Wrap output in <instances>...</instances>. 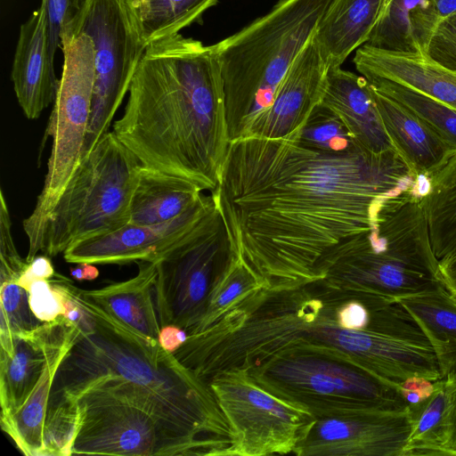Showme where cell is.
I'll list each match as a JSON object with an SVG mask.
<instances>
[{
	"label": "cell",
	"instance_id": "cell-1",
	"mask_svg": "<svg viewBox=\"0 0 456 456\" xmlns=\"http://www.w3.org/2000/svg\"><path fill=\"white\" fill-rule=\"evenodd\" d=\"M417 180L395 151L330 153L293 133L231 142L211 196L235 256L275 289L316 281L378 200Z\"/></svg>",
	"mask_w": 456,
	"mask_h": 456
},
{
	"label": "cell",
	"instance_id": "cell-2",
	"mask_svg": "<svg viewBox=\"0 0 456 456\" xmlns=\"http://www.w3.org/2000/svg\"><path fill=\"white\" fill-rule=\"evenodd\" d=\"M112 131L142 166L214 191L231 142L213 45L181 33L149 43Z\"/></svg>",
	"mask_w": 456,
	"mask_h": 456
},
{
	"label": "cell",
	"instance_id": "cell-3",
	"mask_svg": "<svg viewBox=\"0 0 456 456\" xmlns=\"http://www.w3.org/2000/svg\"><path fill=\"white\" fill-rule=\"evenodd\" d=\"M61 278L65 289L94 316L95 328L79 331L51 391L74 398L88 387L100 388L138 404L201 456H227L231 430L208 384L158 341L118 320Z\"/></svg>",
	"mask_w": 456,
	"mask_h": 456
},
{
	"label": "cell",
	"instance_id": "cell-4",
	"mask_svg": "<svg viewBox=\"0 0 456 456\" xmlns=\"http://www.w3.org/2000/svg\"><path fill=\"white\" fill-rule=\"evenodd\" d=\"M421 197L419 179L380 198L371 227L326 262L314 282L340 302L361 295L398 300L444 286Z\"/></svg>",
	"mask_w": 456,
	"mask_h": 456
},
{
	"label": "cell",
	"instance_id": "cell-5",
	"mask_svg": "<svg viewBox=\"0 0 456 456\" xmlns=\"http://www.w3.org/2000/svg\"><path fill=\"white\" fill-rule=\"evenodd\" d=\"M332 0H278L265 15L213 45L230 142L245 138Z\"/></svg>",
	"mask_w": 456,
	"mask_h": 456
},
{
	"label": "cell",
	"instance_id": "cell-6",
	"mask_svg": "<svg viewBox=\"0 0 456 456\" xmlns=\"http://www.w3.org/2000/svg\"><path fill=\"white\" fill-rule=\"evenodd\" d=\"M142 164L113 131L81 159L40 224L28 237L29 263L38 252L55 256L71 245L129 223Z\"/></svg>",
	"mask_w": 456,
	"mask_h": 456
},
{
	"label": "cell",
	"instance_id": "cell-7",
	"mask_svg": "<svg viewBox=\"0 0 456 456\" xmlns=\"http://www.w3.org/2000/svg\"><path fill=\"white\" fill-rule=\"evenodd\" d=\"M245 370L263 388L314 418L409 409L398 386L328 349L288 347Z\"/></svg>",
	"mask_w": 456,
	"mask_h": 456
},
{
	"label": "cell",
	"instance_id": "cell-8",
	"mask_svg": "<svg viewBox=\"0 0 456 456\" xmlns=\"http://www.w3.org/2000/svg\"><path fill=\"white\" fill-rule=\"evenodd\" d=\"M63 65L44 141L52 138L44 185L31 214L24 219L27 236L50 211L84 155L95 81L93 39L66 27L61 32Z\"/></svg>",
	"mask_w": 456,
	"mask_h": 456
},
{
	"label": "cell",
	"instance_id": "cell-9",
	"mask_svg": "<svg viewBox=\"0 0 456 456\" xmlns=\"http://www.w3.org/2000/svg\"><path fill=\"white\" fill-rule=\"evenodd\" d=\"M66 27L85 32L94 45L95 81L85 158L110 131L149 43L138 0H87Z\"/></svg>",
	"mask_w": 456,
	"mask_h": 456
},
{
	"label": "cell",
	"instance_id": "cell-10",
	"mask_svg": "<svg viewBox=\"0 0 456 456\" xmlns=\"http://www.w3.org/2000/svg\"><path fill=\"white\" fill-rule=\"evenodd\" d=\"M208 384L231 430L227 456L293 453L315 419L263 388L245 370L219 372Z\"/></svg>",
	"mask_w": 456,
	"mask_h": 456
},
{
	"label": "cell",
	"instance_id": "cell-11",
	"mask_svg": "<svg viewBox=\"0 0 456 456\" xmlns=\"http://www.w3.org/2000/svg\"><path fill=\"white\" fill-rule=\"evenodd\" d=\"M70 402L79 412L72 455H199L192 444L129 400L88 387Z\"/></svg>",
	"mask_w": 456,
	"mask_h": 456
},
{
	"label": "cell",
	"instance_id": "cell-12",
	"mask_svg": "<svg viewBox=\"0 0 456 456\" xmlns=\"http://www.w3.org/2000/svg\"><path fill=\"white\" fill-rule=\"evenodd\" d=\"M234 256L220 216L206 232L157 262L154 295L160 327L172 324L191 332Z\"/></svg>",
	"mask_w": 456,
	"mask_h": 456
},
{
	"label": "cell",
	"instance_id": "cell-13",
	"mask_svg": "<svg viewBox=\"0 0 456 456\" xmlns=\"http://www.w3.org/2000/svg\"><path fill=\"white\" fill-rule=\"evenodd\" d=\"M220 215L210 195L179 216L157 224H127L122 228L71 245L63 258L71 264L125 265L159 262L209 230Z\"/></svg>",
	"mask_w": 456,
	"mask_h": 456
},
{
	"label": "cell",
	"instance_id": "cell-14",
	"mask_svg": "<svg viewBox=\"0 0 456 456\" xmlns=\"http://www.w3.org/2000/svg\"><path fill=\"white\" fill-rule=\"evenodd\" d=\"M411 427L410 408L315 418L293 453L298 456H402Z\"/></svg>",
	"mask_w": 456,
	"mask_h": 456
},
{
	"label": "cell",
	"instance_id": "cell-15",
	"mask_svg": "<svg viewBox=\"0 0 456 456\" xmlns=\"http://www.w3.org/2000/svg\"><path fill=\"white\" fill-rule=\"evenodd\" d=\"M328 69L313 37L289 67L271 105L254 121L245 138L279 139L298 130L322 102Z\"/></svg>",
	"mask_w": 456,
	"mask_h": 456
},
{
	"label": "cell",
	"instance_id": "cell-16",
	"mask_svg": "<svg viewBox=\"0 0 456 456\" xmlns=\"http://www.w3.org/2000/svg\"><path fill=\"white\" fill-rule=\"evenodd\" d=\"M75 325L63 315L35 330L13 334V353L0 352L1 417L15 413L39 381L50 356Z\"/></svg>",
	"mask_w": 456,
	"mask_h": 456
},
{
	"label": "cell",
	"instance_id": "cell-17",
	"mask_svg": "<svg viewBox=\"0 0 456 456\" xmlns=\"http://www.w3.org/2000/svg\"><path fill=\"white\" fill-rule=\"evenodd\" d=\"M11 78L27 118H38L53 103L59 79L48 49L47 12L42 2L20 26Z\"/></svg>",
	"mask_w": 456,
	"mask_h": 456
},
{
	"label": "cell",
	"instance_id": "cell-18",
	"mask_svg": "<svg viewBox=\"0 0 456 456\" xmlns=\"http://www.w3.org/2000/svg\"><path fill=\"white\" fill-rule=\"evenodd\" d=\"M366 79L389 80L456 109V73L420 52H395L364 44L353 59Z\"/></svg>",
	"mask_w": 456,
	"mask_h": 456
},
{
	"label": "cell",
	"instance_id": "cell-19",
	"mask_svg": "<svg viewBox=\"0 0 456 456\" xmlns=\"http://www.w3.org/2000/svg\"><path fill=\"white\" fill-rule=\"evenodd\" d=\"M322 104L342 119L364 149L373 153L395 151L385 130L370 85L362 75L341 66L329 68Z\"/></svg>",
	"mask_w": 456,
	"mask_h": 456
},
{
	"label": "cell",
	"instance_id": "cell-20",
	"mask_svg": "<svg viewBox=\"0 0 456 456\" xmlns=\"http://www.w3.org/2000/svg\"><path fill=\"white\" fill-rule=\"evenodd\" d=\"M370 87L385 130L411 171L419 177L438 170L454 152L419 116Z\"/></svg>",
	"mask_w": 456,
	"mask_h": 456
},
{
	"label": "cell",
	"instance_id": "cell-21",
	"mask_svg": "<svg viewBox=\"0 0 456 456\" xmlns=\"http://www.w3.org/2000/svg\"><path fill=\"white\" fill-rule=\"evenodd\" d=\"M384 5L385 0H332L314 36L329 68L341 66L369 41Z\"/></svg>",
	"mask_w": 456,
	"mask_h": 456
},
{
	"label": "cell",
	"instance_id": "cell-22",
	"mask_svg": "<svg viewBox=\"0 0 456 456\" xmlns=\"http://www.w3.org/2000/svg\"><path fill=\"white\" fill-rule=\"evenodd\" d=\"M136 264L137 274L131 279L97 289H79V291L118 320L158 341L161 327L154 295L156 263L137 261Z\"/></svg>",
	"mask_w": 456,
	"mask_h": 456
},
{
	"label": "cell",
	"instance_id": "cell-23",
	"mask_svg": "<svg viewBox=\"0 0 456 456\" xmlns=\"http://www.w3.org/2000/svg\"><path fill=\"white\" fill-rule=\"evenodd\" d=\"M203 193L193 183L142 165L134 188L129 223L157 224L172 220L191 207Z\"/></svg>",
	"mask_w": 456,
	"mask_h": 456
},
{
	"label": "cell",
	"instance_id": "cell-24",
	"mask_svg": "<svg viewBox=\"0 0 456 456\" xmlns=\"http://www.w3.org/2000/svg\"><path fill=\"white\" fill-rule=\"evenodd\" d=\"M435 354L442 379L456 370V297L444 286L398 299Z\"/></svg>",
	"mask_w": 456,
	"mask_h": 456
},
{
	"label": "cell",
	"instance_id": "cell-25",
	"mask_svg": "<svg viewBox=\"0 0 456 456\" xmlns=\"http://www.w3.org/2000/svg\"><path fill=\"white\" fill-rule=\"evenodd\" d=\"M79 330L75 326L66 339L56 347L33 392L13 414L1 417L2 429L18 449L28 456H42L43 428L49 398L57 370L74 344Z\"/></svg>",
	"mask_w": 456,
	"mask_h": 456
},
{
	"label": "cell",
	"instance_id": "cell-26",
	"mask_svg": "<svg viewBox=\"0 0 456 456\" xmlns=\"http://www.w3.org/2000/svg\"><path fill=\"white\" fill-rule=\"evenodd\" d=\"M427 179L421 201L432 248L439 260L456 253V152Z\"/></svg>",
	"mask_w": 456,
	"mask_h": 456
},
{
	"label": "cell",
	"instance_id": "cell-27",
	"mask_svg": "<svg viewBox=\"0 0 456 456\" xmlns=\"http://www.w3.org/2000/svg\"><path fill=\"white\" fill-rule=\"evenodd\" d=\"M266 285L236 256L215 284L203 318L188 334H197L240 306Z\"/></svg>",
	"mask_w": 456,
	"mask_h": 456
},
{
	"label": "cell",
	"instance_id": "cell-28",
	"mask_svg": "<svg viewBox=\"0 0 456 456\" xmlns=\"http://www.w3.org/2000/svg\"><path fill=\"white\" fill-rule=\"evenodd\" d=\"M446 404L445 379H440L436 381V389L431 396L419 406L410 409L411 432L402 456L441 454Z\"/></svg>",
	"mask_w": 456,
	"mask_h": 456
},
{
	"label": "cell",
	"instance_id": "cell-29",
	"mask_svg": "<svg viewBox=\"0 0 456 456\" xmlns=\"http://www.w3.org/2000/svg\"><path fill=\"white\" fill-rule=\"evenodd\" d=\"M378 92L400 102L424 120L456 152V109L400 84L366 79Z\"/></svg>",
	"mask_w": 456,
	"mask_h": 456
},
{
	"label": "cell",
	"instance_id": "cell-30",
	"mask_svg": "<svg viewBox=\"0 0 456 456\" xmlns=\"http://www.w3.org/2000/svg\"><path fill=\"white\" fill-rule=\"evenodd\" d=\"M219 0H146L141 10L144 35L148 43L180 33L191 24L202 21L207 10Z\"/></svg>",
	"mask_w": 456,
	"mask_h": 456
},
{
	"label": "cell",
	"instance_id": "cell-31",
	"mask_svg": "<svg viewBox=\"0 0 456 456\" xmlns=\"http://www.w3.org/2000/svg\"><path fill=\"white\" fill-rule=\"evenodd\" d=\"M294 133L300 142L315 151L346 153L362 147L342 119L322 103Z\"/></svg>",
	"mask_w": 456,
	"mask_h": 456
},
{
	"label": "cell",
	"instance_id": "cell-32",
	"mask_svg": "<svg viewBox=\"0 0 456 456\" xmlns=\"http://www.w3.org/2000/svg\"><path fill=\"white\" fill-rule=\"evenodd\" d=\"M432 0H391L366 44L388 51H416L411 32L410 17L418 7Z\"/></svg>",
	"mask_w": 456,
	"mask_h": 456
},
{
	"label": "cell",
	"instance_id": "cell-33",
	"mask_svg": "<svg viewBox=\"0 0 456 456\" xmlns=\"http://www.w3.org/2000/svg\"><path fill=\"white\" fill-rule=\"evenodd\" d=\"M78 424L77 403L61 401L48 404L43 428L42 456L72 455Z\"/></svg>",
	"mask_w": 456,
	"mask_h": 456
},
{
	"label": "cell",
	"instance_id": "cell-34",
	"mask_svg": "<svg viewBox=\"0 0 456 456\" xmlns=\"http://www.w3.org/2000/svg\"><path fill=\"white\" fill-rule=\"evenodd\" d=\"M1 335L29 331L44 322L33 314L28 301V291L17 281L0 284Z\"/></svg>",
	"mask_w": 456,
	"mask_h": 456
},
{
	"label": "cell",
	"instance_id": "cell-35",
	"mask_svg": "<svg viewBox=\"0 0 456 456\" xmlns=\"http://www.w3.org/2000/svg\"><path fill=\"white\" fill-rule=\"evenodd\" d=\"M0 284L18 281L28 265L14 244L10 211L3 190L0 191Z\"/></svg>",
	"mask_w": 456,
	"mask_h": 456
},
{
	"label": "cell",
	"instance_id": "cell-36",
	"mask_svg": "<svg viewBox=\"0 0 456 456\" xmlns=\"http://www.w3.org/2000/svg\"><path fill=\"white\" fill-rule=\"evenodd\" d=\"M87 0H41L47 12L48 49L54 60L61 46V32L81 12Z\"/></svg>",
	"mask_w": 456,
	"mask_h": 456
},
{
	"label": "cell",
	"instance_id": "cell-37",
	"mask_svg": "<svg viewBox=\"0 0 456 456\" xmlns=\"http://www.w3.org/2000/svg\"><path fill=\"white\" fill-rule=\"evenodd\" d=\"M424 54L456 73V12L436 26Z\"/></svg>",
	"mask_w": 456,
	"mask_h": 456
},
{
	"label": "cell",
	"instance_id": "cell-38",
	"mask_svg": "<svg viewBox=\"0 0 456 456\" xmlns=\"http://www.w3.org/2000/svg\"><path fill=\"white\" fill-rule=\"evenodd\" d=\"M28 291L30 308L39 321L50 322L63 315L61 297L49 280L33 281Z\"/></svg>",
	"mask_w": 456,
	"mask_h": 456
},
{
	"label": "cell",
	"instance_id": "cell-39",
	"mask_svg": "<svg viewBox=\"0 0 456 456\" xmlns=\"http://www.w3.org/2000/svg\"><path fill=\"white\" fill-rule=\"evenodd\" d=\"M445 379L447 404L441 456H456V370Z\"/></svg>",
	"mask_w": 456,
	"mask_h": 456
},
{
	"label": "cell",
	"instance_id": "cell-40",
	"mask_svg": "<svg viewBox=\"0 0 456 456\" xmlns=\"http://www.w3.org/2000/svg\"><path fill=\"white\" fill-rule=\"evenodd\" d=\"M436 381L421 376H411L400 383L401 395L410 409L419 406L431 396L436 389Z\"/></svg>",
	"mask_w": 456,
	"mask_h": 456
},
{
	"label": "cell",
	"instance_id": "cell-41",
	"mask_svg": "<svg viewBox=\"0 0 456 456\" xmlns=\"http://www.w3.org/2000/svg\"><path fill=\"white\" fill-rule=\"evenodd\" d=\"M55 275L54 268L50 256L46 255L37 256L28 263V267L20 275L17 283L28 289L31 283L37 280H50Z\"/></svg>",
	"mask_w": 456,
	"mask_h": 456
},
{
	"label": "cell",
	"instance_id": "cell-42",
	"mask_svg": "<svg viewBox=\"0 0 456 456\" xmlns=\"http://www.w3.org/2000/svg\"><path fill=\"white\" fill-rule=\"evenodd\" d=\"M188 337L185 330L171 324L161 327L158 341L165 350L174 354L186 342Z\"/></svg>",
	"mask_w": 456,
	"mask_h": 456
},
{
	"label": "cell",
	"instance_id": "cell-43",
	"mask_svg": "<svg viewBox=\"0 0 456 456\" xmlns=\"http://www.w3.org/2000/svg\"><path fill=\"white\" fill-rule=\"evenodd\" d=\"M438 268L444 287L456 297V253L439 259Z\"/></svg>",
	"mask_w": 456,
	"mask_h": 456
},
{
	"label": "cell",
	"instance_id": "cell-44",
	"mask_svg": "<svg viewBox=\"0 0 456 456\" xmlns=\"http://www.w3.org/2000/svg\"><path fill=\"white\" fill-rule=\"evenodd\" d=\"M70 268V275L77 281H93L99 276V270L94 264L77 263Z\"/></svg>",
	"mask_w": 456,
	"mask_h": 456
},
{
	"label": "cell",
	"instance_id": "cell-45",
	"mask_svg": "<svg viewBox=\"0 0 456 456\" xmlns=\"http://www.w3.org/2000/svg\"><path fill=\"white\" fill-rule=\"evenodd\" d=\"M391 2V0H385V5H384V10L386 9V7L388 5V4ZM383 10V11H384Z\"/></svg>",
	"mask_w": 456,
	"mask_h": 456
}]
</instances>
